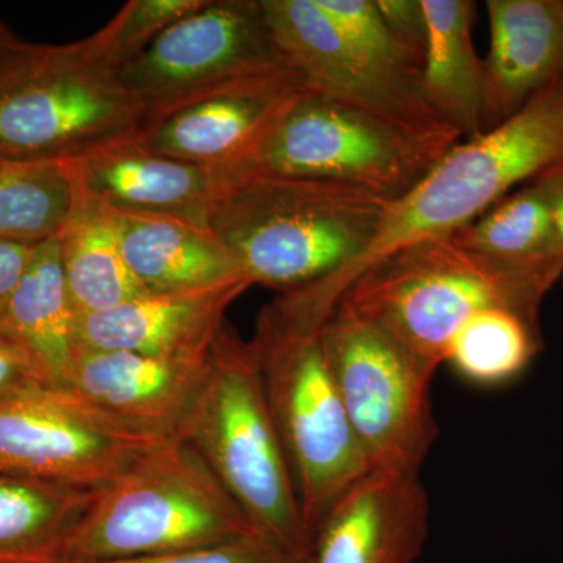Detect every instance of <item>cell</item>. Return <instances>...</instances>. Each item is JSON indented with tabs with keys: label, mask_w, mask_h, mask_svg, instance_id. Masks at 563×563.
Returning a JSON list of instances; mask_svg holds the SVG:
<instances>
[{
	"label": "cell",
	"mask_w": 563,
	"mask_h": 563,
	"mask_svg": "<svg viewBox=\"0 0 563 563\" xmlns=\"http://www.w3.org/2000/svg\"><path fill=\"white\" fill-rule=\"evenodd\" d=\"M207 225L252 285L284 292L343 272L372 244L388 199L342 181L220 172Z\"/></svg>",
	"instance_id": "cell-1"
},
{
	"label": "cell",
	"mask_w": 563,
	"mask_h": 563,
	"mask_svg": "<svg viewBox=\"0 0 563 563\" xmlns=\"http://www.w3.org/2000/svg\"><path fill=\"white\" fill-rule=\"evenodd\" d=\"M333 309L312 288L284 292L262 310L251 340L312 542L333 504L372 472L322 336Z\"/></svg>",
	"instance_id": "cell-2"
},
{
	"label": "cell",
	"mask_w": 563,
	"mask_h": 563,
	"mask_svg": "<svg viewBox=\"0 0 563 563\" xmlns=\"http://www.w3.org/2000/svg\"><path fill=\"white\" fill-rule=\"evenodd\" d=\"M562 276L563 262L515 265L442 236L374 262L342 301L383 325L435 374L474 314L504 307L540 318L544 296Z\"/></svg>",
	"instance_id": "cell-3"
},
{
	"label": "cell",
	"mask_w": 563,
	"mask_h": 563,
	"mask_svg": "<svg viewBox=\"0 0 563 563\" xmlns=\"http://www.w3.org/2000/svg\"><path fill=\"white\" fill-rule=\"evenodd\" d=\"M563 165V84L555 80L515 117L455 144L412 190L388 203L358 261L322 280L342 298L374 262L422 240L442 239L476 220L515 185Z\"/></svg>",
	"instance_id": "cell-4"
},
{
	"label": "cell",
	"mask_w": 563,
	"mask_h": 563,
	"mask_svg": "<svg viewBox=\"0 0 563 563\" xmlns=\"http://www.w3.org/2000/svg\"><path fill=\"white\" fill-rule=\"evenodd\" d=\"M180 440L201 455L258 532L310 561L313 542L254 347L228 324L211 346Z\"/></svg>",
	"instance_id": "cell-5"
},
{
	"label": "cell",
	"mask_w": 563,
	"mask_h": 563,
	"mask_svg": "<svg viewBox=\"0 0 563 563\" xmlns=\"http://www.w3.org/2000/svg\"><path fill=\"white\" fill-rule=\"evenodd\" d=\"M261 533L184 440H168L102 488L70 547V563L158 558Z\"/></svg>",
	"instance_id": "cell-6"
},
{
	"label": "cell",
	"mask_w": 563,
	"mask_h": 563,
	"mask_svg": "<svg viewBox=\"0 0 563 563\" xmlns=\"http://www.w3.org/2000/svg\"><path fill=\"white\" fill-rule=\"evenodd\" d=\"M462 136L393 120L307 88L242 169L355 185L396 201Z\"/></svg>",
	"instance_id": "cell-7"
},
{
	"label": "cell",
	"mask_w": 563,
	"mask_h": 563,
	"mask_svg": "<svg viewBox=\"0 0 563 563\" xmlns=\"http://www.w3.org/2000/svg\"><path fill=\"white\" fill-rule=\"evenodd\" d=\"M0 87V152L11 162H68L136 131L143 107L95 35L25 57Z\"/></svg>",
	"instance_id": "cell-8"
},
{
	"label": "cell",
	"mask_w": 563,
	"mask_h": 563,
	"mask_svg": "<svg viewBox=\"0 0 563 563\" xmlns=\"http://www.w3.org/2000/svg\"><path fill=\"white\" fill-rule=\"evenodd\" d=\"M322 336L344 412L372 470L418 474L439 435L429 393L433 373L342 299Z\"/></svg>",
	"instance_id": "cell-9"
},
{
	"label": "cell",
	"mask_w": 563,
	"mask_h": 563,
	"mask_svg": "<svg viewBox=\"0 0 563 563\" xmlns=\"http://www.w3.org/2000/svg\"><path fill=\"white\" fill-rule=\"evenodd\" d=\"M165 442L60 385L0 399V474L103 488Z\"/></svg>",
	"instance_id": "cell-10"
},
{
	"label": "cell",
	"mask_w": 563,
	"mask_h": 563,
	"mask_svg": "<svg viewBox=\"0 0 563 563\" xmlns=\"http://www.w3.org/2000/svg\"><path fill=\"white\" fill-rule=\"evenodd\" d=\"M287 66L261 0H206L174 22L121 76L144 114L261 70Z\"/></svg>",
	"instance_id": "cell-11"
},
{
	"label": "cell",
	"mask_w": 563,
	"mask_h": 563,
	"mask_svg": "<svg viewBox=\"0 0 563 563\" xmlns=\"http://www.w3.org/2000/svg\"><path fill=\"white\" fill-rule=\"evenodd\" d=\"M307 88L298 70L277 66L146 114L135 132L151 150L177 161L214 172L246 168Z\"/></svg>",
	"instance_id": "cell-12"
},
{
	"label": "cell",
	"mask_w": 563,
	"mask_h": 563,
	"mask_svg": "<svg viewBox=\"0 0 563 563\" xmlns=\"http://www.w3.org/2000/svg\"><path fill=\"white\" fill-rule=\"evenodd\" d=\"M261 2L282 60L313 91L409 124L450 128L428 106L421 87L393 79L366 62L317 0Z\"/></svg>",
	"instance_id": "cell-13"
},
{
	"label": "cell",
	"mask_w": 563,
	"mask_h": 563,
	"mask_svg": "<svg viewBox=\"0 0 563 563\" xmlns=\"http://www.w3.org/2000/svg\"><path fill=\"white\" fill-rule=\"evenodd\" d=\"M209 355L173 358L77 350L60 387L133 431L177 440L201 390Z\"/></svg>",
	"instance_id": "cell-14"
},
{
	"label": "cell",
	"mask_w": 563,
	"mask_h": 563,
	"mask_svg": "<svg viewBox=\"0 0 563 563\" xmlns=\"http://www.w3.org/2000/svg\"><path fill=\"white\" fill-rule=\"evenodd\" d=\"M66 165L81 203L117 213L173 214L203 224L221 176L151 150L135 131Z\"/></svg>",
	"instance_id": "cell-15"
},
{
	"label": "cell",
	"mask_w": 563,
	"mask_h": 563,
	"mask_svg": "<svg viewBox=\"0 0 563 563\" xmlns=\"http://www.w3.org/2000/svg\"><path fill=\"white\" fill-rule=\"evenodd\" d=\"M428 529L429 498L418 474L372 470L321 521L310 563H415Z\"/></svg>",
	"instance_id": "cell-16"
},
{
	"label": "cell",
	"mask_w": 563,
	"mask_h": 563,
	"mask_svg": "<svg viewBox=\"0 0 563 563\" xmlns=\"http://www.w3.org/2000/svg\"><path fill=\"white\" fill-rule=\"evenodd\" d=\"M251 287L250 280L240 279L192 290L147 292L103 312L79 314L77 350L203 357L224 329L229 306Z\"/></svg>",
	"instance_id": "cell-17"
},
{
	"label": "cell",
	"mask_w": 563,
	"mask_h": 563,
	"mask_svg": "<svg viewBox=\"0 0 563 563\" xmlns=\"http://www.w3.org/2000/svg\"><path fill=\"white\" fill-rule=\"evenodd\" d=\"M483 128H498L563 74L561 0H488Z\"/></svg>",
	"instance_id": "cell-18"
},
{
	"label": "cell",
	"mask_w": 563,
	"mask_h": 563,
	"mask_svg": "<svg viewBox=\"0 0 563 563\" xmlns=\"http://www.w3.org/2000/svg\"><path fill=\"white\" fill-rule=\"evenodd\" d=\"M109 213L129 268L150 292L250 280L228 247L203 222L173 214Z\"/></svg>",
	"instance_id": "cell-19"
},
{
	"label": "cell",
	"mask_w": 563,
	"mask_h": 563,
	"mask_svg": "<svg viewBox=\"0 0 563 563\" xmlns=\"http://www.w3.org/2000/svg\"><path fill=\"white\" fill-rule=\"evenodd\" d=\"M101 492L0 474V563H70L74 537Z\"/></svg>",
	"instance_id": "cell-20"
},
{
	"label": "cell",
	"mask_w": 563,
	"mask_h": 563,
	"mask_svg": "<svg viewBox=\"0 0 563 563\" xmlns=\"http://www.w3.org/2000/svg\"><path fill=\"white\" fill-rule=\"evenodd\" d=\"M428 21L421 90L440 121L473 140L483 135L484 60L472 40L474 3L421 0Z\"/></svg>",
	"instance_id": "cell-21"
},
{
	"label": "cell",
	"mask_w": 563,
	"mask_h": 563,
	"mask_svg": "<svg viewBox=\"0 0 563 563\" xmlns=\"http://www.w3.org/2000/svg\"><path fill=\"white\" fill-rule=\"evenodd\" d=\"M76 322L63 273L60 240L54 235L36 244L0 318V332L31 354L52 384L62 385L76 358Z\"/></svg>",
	"instance_id": "cell-22"
},
{
	"label": "cell",
	"mask_w": 563,
	"mask_h": 563,
	"mask_svg": "<svg viewBox=\"0 0 563 563\" xmlns=\"http://www.w3.org/2000/svg\"><path fill=\"white\" fill-rule=\"evenodd\" d=\"M58 240L77 317L103 312L150 292L129 268L109 211L80 202Z\"/></svg>",
	"instance_id": "cell-23"
},
{
	"label": "cell",
	"mask_w": 563,
	"mask_h": 563,
	"mask_svg": "<svg viewBox=\"0 0 563 563\" xmlns=\"http://www.w3.org/2000/svg\"><path fill=\"white\" fill-rule=\"evenodd\" d=\"M450 239L466 250L515 265L563 262L550 199L537 176L451 233Z\"/></svg>",
	"instance_id": "cell-24"
},
{
	"label": "cell",
	"mask_w": 563,
	"mask_h": 563,
	"mask_svg": "<svg viewBox=\"0 0 563 563\" xmlns=\"http://www.w3.org/2000/svg\"><path fill=\"white\" fill-rule=\"evenodd\" d=\"M79 203L66 162H0V242L58 235Z\"/></svg>",
	"instance_id": "cell-25"
},
{
	"label": "cell",
	"mask_w": 563,
	"mask_h": 563,
	"mask_svg": "<svg viewBox=\"0 0 563 563\" xmlns=\"http://www.w3.org/2000/svg\"><path fill=\"white\" fill-rule=\"evenodd\" d=\"M542 347L540 318L493 307L463 324L446 362L468 383L498 387L521 376Z\"/></svg>",
	"instance_id": "cell-26"
},
{
	"label": "cell",
	"mask_w": 563,
	"mask_h": 563,
	"mask_svg": "<svg viewBox=\"0 0 563 563\" xmlns=\"http://www.w3.org/2000/svg\"><path fill=\"white\" fill-rule=\"evenodd\" d=\"M347 43L374 68L421 87L422 63L393 35L376 0H317Z\"/></svg>",
	"instance_id": "cell-27"
},
{
	"label": "cell",
	"mask_w": 563,
	"mask_h": 563,
	"mask_svg": "<svg viewBox=\"0 0 563 563\" xmlns=\"http://www.w3.org/2000/svg\"><path fill=\"white\" fill-rule=\"evenodd\" d=\"M206 0H129L95 33L103 58L121 69L135 60L174 22L188 16Z\"/></svg>",
	"instance_id": "cell-28"
},
{
	"label": "cell",
	"mask_w": 563,
	"mask_h": 563,
	"mask_svg": "<svg viewBox=\"0 0 563 563\" xmlns=\"http://www.w3.org/2000/svg\"><path fill=\"white\" fill-rule=\"evenodd\" d=\"M103 563H310L299 558L263 533H252L233 542L202 550L185 551L158 558Z\"/></svg>",
	"instance_id": "cell-29"
},
{
	"label": "cell",
	"mask_w": 563,
	"mask_h": 563,
	"mask_svg": "<svg viewBox=\"0 0 563 563\" xmlns=\"http://www.w3.org/2000/svg\"><path fill=\"white\" fill-rule=\"evenodd\" d=\"M44 385L54 384L20 343L0 332V399Z\"/></svg>",
	"instance_id": "cell-30"
},
{
	"label": "cell",
	"mask_w": 563,
	"mask_h": 563,
	"mask_svg": "<svg viewBox=\"0 0 563 563\" xmlns=\"http://www.w3.org/2000/svg\"><path fill=\"white\" fill-rule=\"evenodd\" d=\"M377 9L404 46L421 63L428 44V21L421 0H376Z\"/></svg>",
	"instance_id": "cell-31"
},
{
	"label": "cell",
	"mask_w": 563,
	"mask_h": 563,
	"mask_svg": "<svg viewBox=\"0 0 563 563\" xmlns=\"http://www.w3.org/2000/svg\"><path fill=\"white\" fill-rule=\"evenodd\" d=\"M36 244L0 242V318L11 292L16 288L18 282L21 280L22 274L32 261Z\"/></svg>",
	"instance_id": "cell-32"
},
{
	"label": "cell",
	"mask_w": 563,
	"mask_h": 563,
	"mask_svg": "<svg viewBox=\"0 0 563 563\" xmlns=\"http://www.w3.org/2000/svg\"><path fill=\"white\" fill-rule=\"evenodd\" d=\"M537 179L542 181L544 190H547L551 211H553L555 233H558L559 242L563 247V165L553 166V168L540 173Z\"/></svg>",
	"instance_id": "cell-33"
},
{
	"label": "cell",
	"mask_w": 563,
	"mask_h": 563,
	"mask_svg": "<svg viewBox=\"0 0 563 563\" xmlns=\"http://www.w3.org/2000/svg\"><path fill=\"white\" fill-rule=\"evenodd\" d=\"M5 47H11V44H9V36H7V33L0 29V49H5Z\"/></svg>",
	"instance_id": "cell-34"
},
{
	"label": "cell",
	"mask_w": 563,
	"mask_h": 563,
	"mask_svg": "<svg viewBox=\"0 0 563 563\" xmlns=\"http://www.w3.org/2000/svg\"><path fill=\"white\" fill-rule=\"evenodd\" d=\"M561 80H562V84H563V74H562V76H561Z\"/></svg>",
	"instance_id": "cell-35"
},
{
	"label": "cell",
	"mask_w": 563,
	"mask_h": 563,
	"mask_svg": "<svg viewBox=\"0 0 563 563\" xmlns=\"http://www.w3.org/2000/svg\"><path fill=\"white\" fill-rule=\"evenodd\" d=\"M0 162H2V158H0Z\"/></svg>",
	"instance_id": "cell-36"
}]
</instances>
